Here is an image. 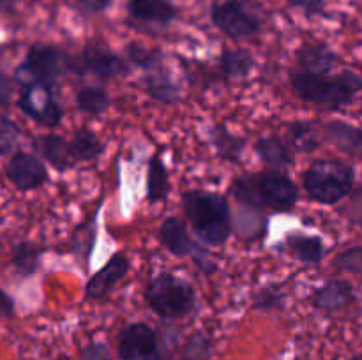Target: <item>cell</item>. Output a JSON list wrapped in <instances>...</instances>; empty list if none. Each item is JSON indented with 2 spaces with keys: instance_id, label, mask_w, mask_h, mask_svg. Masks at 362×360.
Wrapping results in <instances>:
<instances>
[{
  "instance_id": "1",
  "label": "cell",
  "mask_w": 362,
  "mask_h": 360,
  "mask_svg": "<svg viewBox=\"0 0 362 360\" xmlns=\"http://www.w3.org/2000/svg\"><path fill=\"white\" fill-rule=\"evenodd\" d=\"M184 214L197 235L209 246H221L232 232L230 207L225 196L209 191H187L182 196Z\"/></svg>"
},
{
  "instance_id": "2",
  "label": "cell",
  "mask_w": 362,
  "mask_h": 360,
  "mask_svg": "<svg viewBox=\"0 0 362 360\" xmlns=\"http://www.w3.org/2000/svg\"><path fill=\"white\" fill-rule=\"evenodd\" d=\"M292 87L304 101H310L322 108L336 109L349 104L357 92L362 90V80L356 73L345 71L336 76L329 74H292Z\"/></svg>"
},
{
  "instance_id": "3",
  "label": "cell",
  "mask_w": 362,
  "mask_h": 360,
  "mask_svg": "<svg viewBox=\"0 0 362 360\" xmlns=\"http://www.w3.org/2000/svg\"><path fill=\"white\" fill-rule=\"evenodd\" d=\"M356 173L349 164L332 159L317 161L304 173V187L318 203L332 205L352 193Z\"/></svg>"
},
{
  "instance_id": "4",
  "label": "cell",
  "mask_w": 362,
  "mask_h": 360,
  "mask_svg": "<svg viewBox=\"0 0 362 360\" xmlns=\"http://www.w3.org/2000/svg\"><path fill=\"white\" fill-rule=\"evenodd\" d=\"M148 306L163 318H182L194 307V292L173 274L156 275L145 292Z\"/></svg>"
},
{
  "instance_id": "5",
  "label": "cell",
  "mask_w": 362,
  "mask_h": 360,
  "mask_svg": "<svg viewBox=\"0 0 362 360\" xmlns=\"http://www.w3.org/2000/svg\"><path fill=\"white\" fill-rule=\"evenodd\" d=\"M69 69V59L66 53L53 46H32L27 59L18 69L16 76L21 85L32 83V81H42L52 83L57 78L62 76Z\"/></svg>"
},
{
  "instance_id": "6",
  "label": "cell",
  "mask_w": 362,
  "mask_h": 360,
  "mask_svg": "<svg viewBox=\"0 0 362 360\" xmlns=\"http://www.w3.org/2000/svg\"><path fill=\"white\" fill-rule=\"evenodd\" d=\"M211 14L216 27L233 39L251 37L260 30V20L239 0H219Z\"/></svg>"
},
{
  "instance_id": "7",
  "label": "cell",
  "mask_w": 362,
  "mask_h": 360,
  "mask_svg": "<svg viewBox=\"0 0 362 360\" xmlns=\"http://www.w3.org/2000/svg\"><path fill=\"white\" fill-rule=\"evenodd\" d=\"M21 87L23 88H21L20 101H18L21 112L42 126H57L62 119V112L53 97L49 85L42 83V81H32V83L21 85Z\"/></svg>"
},
{
  "instance_id": "8",
  "label": "cell",
  "mask_w": 362,
  "mask_h": 360,
  "mask_svg": "<svg viewBox=\"0 0 362 360\" xmlns=\"http://www.w3.org/2000/svg\"><path fill=\"white\" fill-rule=\"evenodd\" d=\"M119 355L122 360H159L158 335L145 323L129 325L120 334Z\"/></svg>"
},
{
  "instance_id": "9",
  "label": "cell",
  "mask_w": 362,
  "mask_h": 360,
  "mask_svg": "<svg viewBox=\"0 0 362 360\" xmlns=\"http://www.w3.org/2000/svg\"><path fill=\"white\" fill-rule=\"evenodd\" d=\"M258 193L265 205L274 210H288L297 201V187L286 175L278 172H267L255 175Z\"/></svg>"
},
{
  "instance_id": "10",
  "label": "cell",
  "mask_w": 362,
  "mask_h": 360,
  "mask_svg": "<svg viewBox=\"0 0 362 360\" xmlns=\"http://www.w3.org/2000/svg\"><path fill=\"white\" fill-rule=\"evenodd\" d=\"M6 173L11 184L20 191L37 189L48 180V172L41 159L32 154H25V152H18L13 155Z\"/></svg>"
},
{
  "instance_id": "11",
  "label": "cell",
  "mask_w": 362,
  "mask_h": 360,
  "mask_svg": "<svg viewBox=\"0 0 362 360\" xmlns=\"http://www.w3.org/2000/svg\"><path fill=\"white\" fill-rule=\"evenodd\" d=\"M129 270V260L124 254H113L108 263L95 272L87 282V296L88 299H103L108 295L117 282L124 277Z\"/></svg>"
},
{
  "instance_id": "12",
  "label": "cell",
  "mask_w": 362,
  "mask_h": 360,
  "mask_svg": "<svg viewBox=\"0 0 362 360\" xmlns=\"http://www.w3.org/2000/svg\"><path fill=\"white\" fill-rule=\"evenodd\" d=\"M325 141L354 159H362V129L343 120H332L324 127Z\"/></svg>"
},
{
  "instance_id": "13",
  "label": "cell",
  "mask_w": 362,
  "mask_h": 360,
  "mask_svg": "<svg viewBox=\"0 0 362 360\" xmlns=\"http://www.w3.org/2000/svg\"><path fill=\"white\" fill-rule=\"evenodd\" d=\"M81 67L101 78H115L126 71V64L120 56L99 46H88L81 53Z\"/></svg>"
},
{
  "instance_id": "14",
  "label": "cell",
  "mask_w": 362,
  "mask_h": 360,
  "mask_svg": "<svg viewBox=\"0 0 362 360\" xmlns=\"http://www.w3.org/2000/svg\"><path fill=\"white\" fill-rule=\"evenodd\" d=\"M354 300H356V292H354L352 284L346 281H329L327 284L318 288L313 296L315 306L327 313L345 309Z\"/></svg>"
},
{
  "instance_id": "15",
  "label": "cell",
  "mask_w": 362,
  "mask_h": 360,
  "mask_svg": "<svg viewBox=\"0 0 362 360\" xmlns=\"http://www.w3.org/2000/svg\"><path fill=\"white\" fill-rule=\"evenodd\" d=\"M35 148H37L39 154L46 159L52 166H55L59 172L71 168L74 164L73 152H71V143L64 140L62 136H57V134H45V136H39L34 141Z\"/></svg>"
},
{
  "instance_id": "16",
  "label": "cell",
  "mask_w": 362,
  "mask_h": 360,
  "mask_svg": "<svg viewBox=\"0 0 362 360\" xmlns=\"http://www.w3.org/2000/svg\"><path fill=\"white\" fill-rule=\"evenodd\" d=\"M159 239L166 249L175 256H189L194 253L197 246L187 233L186 224L179 217H168L159 228Z\"/></svg>"
},
{
  "instance_id": "17",
  "label": "cell",
  "mask_w": 362,
  "mask_h": 360,
  "mask_svg": "<svg viewBox=\"0 0 362 360\" xmlns=\"http://www.w3.org/2000/svg\"><path fill=\"white\" fill-rule=\"evenodd\" d=\"M297 62L304 73L329 74L338 62V56L324 44H304L297 52Z\"/></svg>"
},
{
  "instance_id": "18",
  "label": "cell",
  "mask_w": 362,
  "mask_h": 360,
  "mask_svg": "<svg viewBox=\"0 0 362 360\" xmlns=\"http://www.w3.org/2000/svg\"><path fill=\"white\" fill-rule=\"evenodd\" d=\"M127 9L131 16L147 23H168L177 14L168 0H129Z\"/></svg>"
},
{
  "instance_id": "19",
  "label": "cell",
  "mask_w": 362,
  "mask_h": 360,
  "mask_svg": "<svg viewBox=\"0 0 362 360\" xmlns=\"http://www.w3.org/2000/svg\"><path fill=\"white\" fill-rule=\"evenodd\" d=\"M286 244H288L293 256L304 263H320L322 256H324V242L318 236L290 235L286 239Z\"/></svg>"
},
{
  "instance_id": "20",
  "label": "cell",
  "mask_w": 362,
  "mask_h": 360,
  "mask_svg": "<svg viewBox=\"0 0 362 360\" xmlns=\"http://www.w3.org/2000/svg\"><path fill=\"white\" fill-rule=\"evenodd\" d=\"M255 150H257L258 157L267 166L285 168L292 162V154H290L288 147L281 140H276V138H260L255 143Z\"/></svg>"
},
{
  "instance_id": "21",
  "label": "cell",
  "mask_w": 362,
  "mask_h": 360,
  "mask_svg": "<svg viewBox=\"0 0 362 360\" xmlns=\"http://www.w3.org/2000/svg\"><path fill=\"white\" fill-rule=\"evenodd\" d=\"M286 140L297 152H313L320 145L317 127L311 122H293L286 129Z\"/></svg>"
},
{
  "instance_id": "22",
  "label": "cell",
  "mask_w": 362,
  "mask_h": 360,
  "mask_svg": "<svg viewBox=\"0 0 362 360\" xmlns=\"http://www.w3.org/2000/svg\"><path fill=\"white\" fill-rule=\"evenodd\" d=\"M212 143L218 148L219 155L225 157L226 161L237 162L240 159V154L244 150V138L235 136V134L230 133L226 127L223 126H214L211 131Z\"/></svg>"
},
{
  "instance_id": "23",
  "label": "cell",
  "mask_w": 362,
  "mask_h": 360,
  "mask_svg": "<svg viewBox=\"0 0 362 360\" xmlns=\"http://www.w3.org/2000/svg\"><path fill=\"white\" fill-rule=\"evenodd\" d=\"M71 143V152H73L74 161H92L103 152V143L92 131L80 129L73 136Z\"/></svg>"
},
{
  "instance_id": "24",
  "label": "cell",
  "mask_w": 362,
  "mask_h": 360,
  "mask_svg": "<svg viewBox=\"0 0 362 360\" xmlns=\"http://www.w3.org/2000/svg\"><path fill=\"white\" fill-rule=\"evenodd\" d=\"M253 67V56L246 49H225L219 59V69L226 78L246 76Z\"/></svg>"
},
{
  "instance_id": "25",
  "label": "cell",
  "mask_w": 362,
  "mask_h": 360,
  "mask_svg": "<svg viewBox=\"0 0 362 360\" xmlns=\"http://www.w3.org/2000/svg\"><path fill=\"white\" fill-rule=\"evenodd\" d=\"M41 249L30 242H21L13 247V265L21 277H28L39 267Z\"/></svg>"
},
{
  "instance_id": "26",
  "label": "cell",
  "mask_w": 362,
  "mask_h": 360,
  "mask_svg": "<svg viewBox=\"0 0 362 360\" xmlns=\"http://www.w3.org/2000/svg\"><path fill=\"white\" fill-rule=\"evenodd\" d=\"M168 175L166 168L159 155H154L148 162V175H147V194L151 201H159L165 198L166 186H168Z\"/></svg>"
},
{
  "instance_id": "27",
  "label": "cell",
  "mask_w": 362,
  "mask_h": 360,
  "mask_svg": "<svg viewBox=\"0 0 362 360\" xmlns=\"http://www.w3.org/2000/svg\"><path fill=\"white\" fill-rule=\"evenodd\" d=\"M78 108L88 115H99L110 106V95L105 88L87 87L80 90L76 97Z\"/></svg>"
},
{
  "instance_id": "28",
  "label": "cell",
  "mask_w": 362,
  "mask_h": 360,
  "mask_svg": "<svg viewBox=\"0 0 362 360\" xmlns=\"http://www.w3.org/2000/svg\"><path fill=\"white\" fill-rule=\"evenodd\" d=\"M147 90L156 101L173 102L179 99V87L165 73H152L147 78Z\"/></svg>"
},
{
  "instance_id": "29",
  "label": "cell",
  "mask_w": 362,
  "mask_h": 360,
  "mask_svg": "<svg viewBox=\"0 0 362 360\" xmlns=\"http://www.w3.org/2000/svg\"><path fill=\"white\" fill-rule=\"evenodd\" d=\"M233 194L239 201H243L244 205L251 208H262L264 207V200H262L260 193H258V187H257V179L251 175L247 176H240L233 182L232 187Z\"/></svg>"
},
{
  "instance_id": "30",
  "label": "cell",
  "mask_w": 362,
  "mask_h": 360,
  "mask_svg": "<svg viewBox=\"0 0 362 360\" xmlns=\"http://www.w3.org/2000/svg\"><path fill=\"white\" fill-rule=\"evenodd\" d=\"M211 353V341L205 334L198 332L186 341L182 349L184 360H205Z\"/></svg>"
},
{
  "instance_id": "31",
  "label": "cell",
  "mask_w": 362,
  "mask_h": 360,
  "mask_svg": "<svg viewBox=\"0 0 362 360\" xmlns=\"http://www.w3.org/2000/svg\"><path fill=\"white\" fill-rule=\"evenodd\" d=\"M20 143V129L13 120L0 116V155H7L16 150Z\"/></svg>"
},
{
  "instance_id": "32",
  "label": "cell",
  "mask_w": 362,
  "mask_h": 360,
  "mask_svg": "<svg viewBox=\"0 0 362 360\" xmlns=\"http://www.w3.org/2000/svg\"><path fill=\"white\" fill-rule=\"evenodd\" d=\"M336 268L349 274L362 275V246L350 247L336 258Z\"/></svg>"
},
{
  "instance_id": "33",
  "label": "cell",
  "mask_w": 362,
  "mask_h": 360,
  "mask_svg": "<svg viewBox=\"0 0 362 360\" xmlns=\"http://www.w3.org/2000/svg\"><path fill=\"white\" fill-rule=\"evenodd\" d=\"M127 56L133 64L144 67V69H154L159 64V53L151 52V49L144 48L140 44H129L127 46Z\"/></svg>"
},
{
  "instance_id": "34",
  "label": "cell",
  "mask_w": 362,
  "mask_h": 360,
  "mask_svg": "<svg viewBox=\"0 0 362 360\" xmlns=\"http://www.w3.org/2000/svg\"><path fill=\"white\" fill-rule=\"evenodd\" d=\"M73 246L78 253H85V258H88L92 247H94V226H80V232L74 233L73 236Z\"/></svg>"
},
{
  "instance_id": "35",
  "label": "cell",
  "mask_w": 362,
  "mask_h": 360,
  "mask_svg": "<svg viewBox=\"0 0 362 360\" xmlns=\"http://www.w3.org/2000/svg\"><path fill=\"white\" fill-rule=\"evenodd\" d=\"M283 304V293L274 288H265L255 299L257 309H278Z\"/></svg>"
},
{
  "instance_id": "36",
  "label": "cell",
  "mask_w": 362,
  "mask_h": 360,
  "mask_svg": "<svg viewBox=\"0 0 362 360\" xmlns=\"http://www.w3.org/2000/svg\"><path fill=\"white\" fill-rule=\"evenodd\" d=\"M345 214L354 224L362 226V187L352 193V198L345 208Z\"/></svg>"
},
{
  "instance_id": "37",
  "label": "cell",
  "mask_w": 362,
  "mask_h": 360,
  "mask_svg": "<svg viewBox=\"0 0 362 360\" xmlns=\"http://www.w3.org/2000/svg\"><path fill=\"white\" fill-rule=\"evenodd\" d=\"M78 360H112V355H110L108 348L105 344L92 342V344H87L81 349Z\"/></svg>"
},
{
  "instance_id": "38",
  "label": "cell",
  "mask_w": 362,
  "mask_h": 360,
  "mask_svg": "<svg viewBox=\"0 0 362 360\" xmlns=\"http://www.w3.org/2000/svg\"><path fill=\"white\" fill-rule=\"evenodd\" d=\"M293 7L306 11L308 14H320L324 11V0H288Z\"/></svg>"
},
{
  "instance_id": "39",
  "label": "cell",
  "mask_w": 362,
  "mask_h": 360,
  "mask_svg": "<svg viewBox=\"0 0 362 360\" xmlns=\"http://www.w3.org/2000/svg\"><path fill=\"white\" fill-rule=\"evenodd\" d=\"M11 92H13L11 78L6 76L4 73H0V106H6L7 102H9Z\"/></svg>"
},
{
  "instance_id": "40",
  "label": "cell",
  "mask_w": 362,
  "mask_h": 360,
  "mask_svg": "<svg viewBox=\"0 0 362 360\" xmlns=\"http://www.w3.org/2000/svg\"><path fill=\"white\" fill-rule=\"evenodd\" d=\"M110 2L112 0H78V4L83 9L92 11V13H101V11H105L110 6Z\"/></svg>"
},
{
  "instance_id": "41",
  "label": "cell",
  "mask_w": 362,
  "mask_h": 360,
  "mask_svg": "<svg viewBox=\"0 0 362 360\" xmlns=\"http://www.w3.org/2000/svg\"><path fill=\"white\" fill-rule=\"evenodd\" d=\"M13 311H14L13 300L9 299L7 293H4L2 289H0V316H11Z\"/></svg>"
},
{
  "instance_id": "42",
  "label": "cell",
  "mask_w": 362,
  "mask_h": 360,
  "mask_svg": "<svg viewBox=\"0 0 362 360\" xmlns=\"http://www.w3.org/2000/svg\"><path fill=\"white\" fill-rule=\"evenodd\" d=\"M361 360H362V359H361Z\"/></svg>"
}]
</instances>
